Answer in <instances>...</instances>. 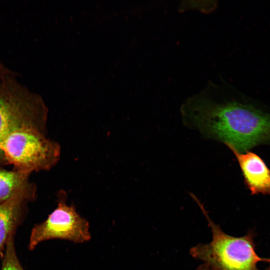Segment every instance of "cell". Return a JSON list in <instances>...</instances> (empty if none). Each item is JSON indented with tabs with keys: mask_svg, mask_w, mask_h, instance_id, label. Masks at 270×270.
Masks as SVG:
<instances>
[{
	"mask_svg": "<svg viewBox=\"0 0 270 270\" xmlns=\"http://www.w3.org/2000/svg\"><path fill=\"white\" fill-rule=\"evenodd\" d=\"M229 92L224 80L210 82L185 101L184 118L231 151L245 152L270 141V114L230 98Z\"/></svg>",
	"mask_w": 270,
	"mask_h": 270,
	"instance_id": "1",
	"label": "cell"
},
{
	"mask_svg": "<svg viewBox=\"0 0 270 270\" xmlns=\"http://www.w3.org/2000/svg\"><path fill=\"white\" fill-rule=\"evenodd\" d=\"M206 216L212 230V240L207 244H198L190 252L194 258L202 261L217 270H260V262H270V258L259 256L256 250L254 230L242 237L226 234L210 217L202 204L193 194Z\"/></svg>",
	"mask_w": 270,
	"mask_h": 270,
	"instance_id": "2",
	"label": "cell"
},
{
	"mask_svg": "<svg viewBox=\"0 0 270 270\" xmlns=\"http://www.w3.org/2000/svg\"><path fill=\"white\" fill-rule=\"evenodd\" d=\"M48 114L42 98L22 84L16 73L0 79V142L24 127L46 132ZM0 164H3L0 156Z\"/></svg>",
	"mask_w": 270,
	"mask_h": 270,
	"instance_id": "3",
	"label": "cell"
},
{
	"mask_svg": "<svg viewBox=\"0 0 270 270\" xmlns=\"http://www.w3.org/2000/svg\"><path fill=\"white\" fill-rule=\"evenodd\" d=\"M45 134L30 127L9 134L0 142V156L4 164H10L14 170L30 174L52 168L60 160V148Z\"/></svg>",
	"mask_w": 270,
	"mask_h": 270,
	"instance_id": "4",
	"label": "cell"
},
{
	"mask_svg": "<svg viewBox=\"0 0 270 270\" xmlns=\"http://www.w3.org/2000/svg\"><path fill=\"white\" fill-rule=\"evenodd\" d=\"M64 194L60 193L58 206L48 218L33 228L30 250H33L42 242L50 240L60 239L81 244L91 239L88 222L77 212L74 206L67 205Z\"/></svg>",
	"mask_w": 270,
	"mask_h": 270,
	"instance_id": "5",
	"label": "cell"
},
{
	"mask_svg": "<svg viewBox=\"0 0 270 270\" xmlns=\"http://www.w3.org/2000/svg\"><path fill=\"white\" fill-rule=\"evenodd\" d=\"M236 157L244 182L252 194L270 195V170L256 154L232 151Z\"/></svg>",
	"mask_w": 270,
	"mask_h": 270,
	"instance_id": "6",
	"label": "cell"
},
{
	"mask_svg": "<svg viewBox=\"0 0 270 270\" xmlns=\"http://www.w3.org/2000/svg\"><path fill=\"white\" fill-rule=\"evenodd\" d=\"M30 175L14 170H6L0 164V204L16 198L29 202L35 200L36 188L30 181Z\"/></svg>",
	"mask_w": 270,
	"mask_h": 270,
	"instance_id": "7",
	"label": "cell"
},
{
	"mask_svg": "<svg viewBox=\"0 0 270 270\" xmlns=\"http://www.w3.org/2000/svg\"><path fill=\"white\" fill-rule=\"evenodd\" d=\"M28 202L16 198L0 204V257L10 236L24 220Z\"/></svg>",
	"mask_w": 270,
	"mask_h": 270,
	"instance_id": "8",
	"label": "cell"
},
{
	"mask_svg": "<svg viewBox=\"0 0 270 270\" xmlns=\"http://www.w3.org/2000/svg\"><path fill=\"white\" fill-rule=\"evenodd\" d=\"M16 232L10 236L3 256L1 270H24L17 256L14 244Z\"/></svg>",
	"mask_w": 270,
	"mask_h": 270,
	"instance_id": "9",
	"label": "cell"
},
{
	"mask_svg": "<svg viewBox=\"0 0 270 270\" xmlns=\"http://www.w3.org/2000/svg\"><path fill=\"white\" fill-rule=\"evenodd\" d=\"M14 73L0 62V79Z\"/></svg>",
	"mask_w": 270,
	"mask_h": 270,
	"instance_id": "10",
	"label": "cell"
},
{
	"mask_svg": "<svg viewBox=\"0 0 270 270\" xmlns=\"http://www.w3.org/2000/svg\"><path fill=\"white\" fill-rule=\"evenodd\" d=\"M196 270H217L212 267L210 265L204 263L202 264L199 266L198 268Z\"/></svg>",
	"mask_w": 270,
	"mask_h": 270,
	"instance_id": "11",
	"label": "cell"
},
{
	"mask_svg": "<svg viewBox=\"0 0 270 270\" xmlns=\"http://www.w3.org/2000/svg\"><path fill=\"white\" fill-rule=\"evenodd\" d=\"M266 270H270V266H269Z\"/></svg>",
	"mask_w": 270,
	"mask_h": 270,
	"instance_id": "12",
	"label": "cell"
}]
</instances>
